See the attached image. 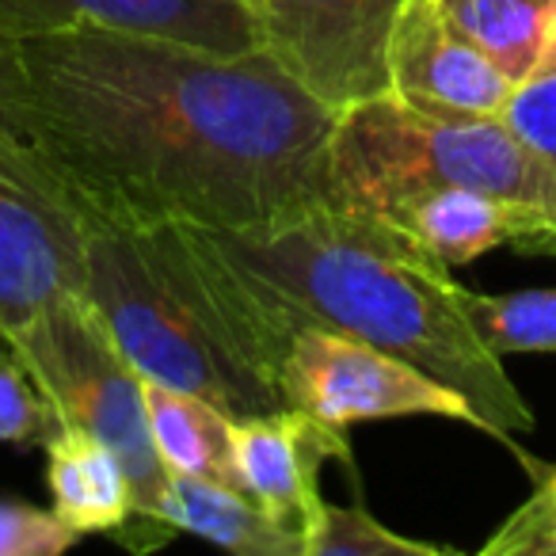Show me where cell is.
I'll return each mask as SVG.
<instances>
[{"mask_svg": "<svg viewBox=\"0 0 556 556\" xmlns=\"http://www.w3.org/2000/svg\"><path fill=\"white\" fill-rule=\"evenodd\" d=\"M4 47L9 42H0V100H4Z\"/></svg>", "mask_w": 556, "mask_h": 556, "instance_id": "24", "label": "cell"}, {"mask_svg": "<svg viewBox=\"0 0 556 556\" xmlns=\"http://www.w3.org/2000/svg\"><path fill=\"white\" fill-rule=\"evenodd\" d=\"M442 556L450 548L389 530L363 503H328L305 533V556Z\"/></svg>", "mask_w": 556, "mask_h": 556, "instance_id": "17", "label": "cell"}, {"mask_svg": "<svg viewBox=\"0 0 556 556\" xmlns=\"http://www.w3.org/2000/svg\"><path fill=\"white\" fill-rule=\"evenodd\" d=\"M278 393L282 408L309 412L336 431H348L366 419L404 416L454 419L484 431L480 412L462 393L374 343L328 328H302L290 336L278 366Z\"/></svg>", "mask_w": 556, "mask_h": 556, "instance_id": "7", "label": "cell"}, {"mask_svg": "<svg viewBox=\"0 0 556 556\" xmlns=\"http://www.w3.org/2000/svg\"><path fill=\"white\" fill-rule=\"evenodd\" d=\"M58 427L62 419L50 396L12 351V343L0 340V446H47Z\"/></svg>", "mask_w": 556, "mask_h": 556, "instance_id": "18", "label": "cell"}, {"mask_svg": "<svg viewBox=\"0 0 556 556\" xmlns=\"http://www.w3.org/2000/svg\"><path fill=\"white\" fill-rule=\"evenodd\" d=\"M462 305L492 355H556V290L477 294L462 287Z\"/></svg>", "mask_w": 556, "mask_h": 556, "instance_id": "16", "label": "cell"}, {"mask_svg": "<svg viewBox=\"0 0 556 556\" xmlns=\"http://www.w3.org/2000/svg\"><path fill=\"white\" fill-rule=\"evenodd\" d=\"M202 232L287 343L302 328L374 343L462 393L503 446L533 431L522 389L465 317L462 282L389 217L317 202L260 229Z\"/></svg>", "mask_w": 556, "mask_h": 556, "instance_id": "2", "label": "cell"}, {"mask_svg": "<svg viewBox=\"0 0 556 556\" xmlns=\"http://www.w3.org/2000/svg\"><path fill=\"white\" fill-rule=\"evenodd\" d=\"M533 556H556V530L548 533L545 541H541V545H538V553H533Z\"/></svg>", "mask_w": 556, "mask_h": 556, "instance_id": "23", "label": "cell"}, {"mask_svg": "<svg viewBox=\"0 0 556 556\" xmlns=\"http://www.w3.org/2000/svg\"><path fill=\"white\" fill-rule=\"evenodd\" d=\"M50 510L73 533H118L134 522V484L108 442L80 427H58L47 439Z\"/></svg>", "mask_w": 556, "mask_h": 556, "instance_id": "12", "label": "cell"}, {"mask_svg": "<svg viewBox=\"0 0 556 556\" xmlns=\"http://www.w3.org/2000/svg\"><path fill=\"white\" fill-rule=\"evenodd\" d=\"M12 351L50 396L62 427H80L115 450L134 484V522L123 545L153 548L172 538L164 515L168 469L153 446L146 412V378L111 340L88 298H62L12 336Z\"/></svg>", "mask_w": 556, "mask_h": 556, "instance_id": "5", "label": "cell"}, {"mask_svg": "<svg viewBox=\"0 0 556 556\" xmlns=\"http://www.w3.org/2000/svg\"><path fill=\"white\" fill-rule=\"evenodd\" d=\"M164 515L176 533H194L240 556H305L302 533H290L267 510L255 507L240 488L217 484V480L168 472Z\"/></svg>", "mask_w": 556, "mask_h": 556, "instance_id": "13", "label": "cell"}, {"mask_svg": "<svg viewBox=\"0 0 556 556\" xmlns=\"http://www.w3.org/2000/svg\"><path fill=\"white\" fill-rule=\"evenodd\" d=\"M0 123L134 222L260 229L328 202L336 111L263 50L73 24L4 47Z\"/></svg>", "mask_w": 556, "mask_h": 556, "instance_id": "1", "label": "cell"}, {"mask_svg": "<svg viewBox=\"0 0 556 556\" xmlns=\"http://www.w3.org/2000/svg\"><path fill=\"white\" fill-rule=\"evenodd\" d=\"M538 73H556V4H553V20H548V39H545V50H541ZM538 73H533V77H538Z\"/></svg>", "mask_w": 556, "mask_h": 556, "instance_id": "22", "label": "cell"}, {"mask_svg": "<svg viewBox=\"0 0 556 556\" xmlns=\"http://www.w3.org/2000/svg\"><path fill=\"white\" fill-rule=\"evenodd\" d=\"M500 118L518 141L556 168V73H538L510 88Z\"/></svg>", "mask_w": 556, "mask_h": 556, "instance_id": "19", "label": "cell"}, {"mask_svg": "<svg viewBox=\"0 0 556 556\" xmlns=\"http://www.w3.org/2000/svg\"><path fill=\"white\" fill-rule=\"evenodd\" d=\"M381 217L401 225L416 244H424L450 270L503 244L556 255V214L530 206V202L503 199V194L431 187V191L396 199L393 206L381 210Z\"/></svg>", "mask_w": 556, "mask_h": 556, "instance_id": "11", "label": "cell"}, {"mask_svg": "<svg viewBox=\"0 0 556 556\" xmlns=\"http://www.w3.org/2000/svg\"><path fill=\"white\" fill-rule=\"evenodd\" d=\"M73 202L85 225L88 302L141 378L202 396L229 419L282 408L287 336L199 225L134 222L77 194Z\"/></svg>", "mask_w": 556, "mask_h": 556, "instance_id": "3", "label": "cell"}, {"mask_svg": "<svg viewBox=\"0 0 556 556\" xmlns=\"http://www.w3.org/2000/svg\"><path fill=\"white\" fill-rule=\"evenodd\" d=\"M255 47L336 115L389 92V35L404 0H244Z\"/></svg>", "mask_w": 556, "mask_h": 556, "instance_id": "8", "label": "cell"}, {"mask_svg": "<svg viewBox=\"0 0 556 556\" xmlns=\"http://www.w3.org/2000/svg\"><path fill=\"white\" fill-rule=\"evenodd\" d=\"M146 412L164 469L240 488L232 419L210 401L146 378Z\"/></svg>", "mask_w": 556, "mask_h": 556, "instance_id": "14", "label": "cell"}, {"mask_svg": "<svg viewBox=\"0 0 556 556\" xmlns=\"http://www.w3.org/2000/svg\"><path fill=\"white\" fill-rule=\"evenodd\" d=\"M240 492L263 507L290 533H309L325 495L320 469L325 462H351L348 431L313 419L309 412L275 408L263 416L232 419Z\"/></svg>", "mask_w": 556, "mask_h": 556, "instance_id": "9", "label": "cell"}, {"mask_svg": "<svg viewBox=\"0 0 556 556\" xmlns=\"http://www.w3.org/2000/svg\"><path fill=\"white\" fill-rule=\"evenodd\" d=\"M556 530V465L538 472L530 500L518 503V510L484 541V556H533L538 545Z\"/></svg>", "mask_w": 556, "mask_h": 556, "instance_id": "20", "label": "cell"}, {"mask_svg": "<svg viewBox=\"0 0 556 556\" xmlns=\"http://www.w3.org/2000/svg\"><path fill=\"white\" fill-rule=\"evenodd\" d=\"M556 0H439L446 24L522 85L538 73Z\"/></svg>", "mask_w": 556, "mask_h": 556, "instance_id": "15", "label": "cell"}, {"mask_svg": "<svg viewBox=\"0 0 556 556\" xmlns=\"http://www.w3.org/2000/svg\"><path fill=\"white\" fill-rule=\"evenodd\" d=\"M80 541L54 510L0 500V556H62Z\"/></svg>", "mask_w": 556, "mask_h": 556, "instance_id": "21", "label": "cell"}, {"mask_svg": "<svg viewBox=\"0 0 556 556\" xmlns=\"http://www.w3.org/2000/svg\"><path fill=\"white\" fill-rule=\"evenodd\" d=\"M431 187L503 194L556 214V168L500 115H431L389 92L336 115L328 202L381 214Z\"/></svg>", "mask_w": 556, "mask_h": 556, "instance_id": "4", "label": "cell"}, {"mask_svg": "<svg viewBox=\"0 0 556 556\" xmlns=\"http://www.w3.org/2000/svg\"><path fill=\"white\" fill-rule=\"evenodd\" d=\"M62 298H88L80 210L39 149L0 123V340Z\"/></svg>", "mask_w": 556, "mask_h": 556, "instance_id": "6", "label": "cell"}, {"mask_svg": "<svg viewBox=\"0 0 556 556\" xmlns=\"http://www.w3.org/2000/svg\"><path fill=\"white\" fill-rule=\"evenodd\" d=\"M510 77L442 16L439 0H404L389 35V96L431 115H500Z\"/></svg>", "mask_w": 556, "mask_h": 556, "instance_id": "10", "label": "cell"}]
</instances>
